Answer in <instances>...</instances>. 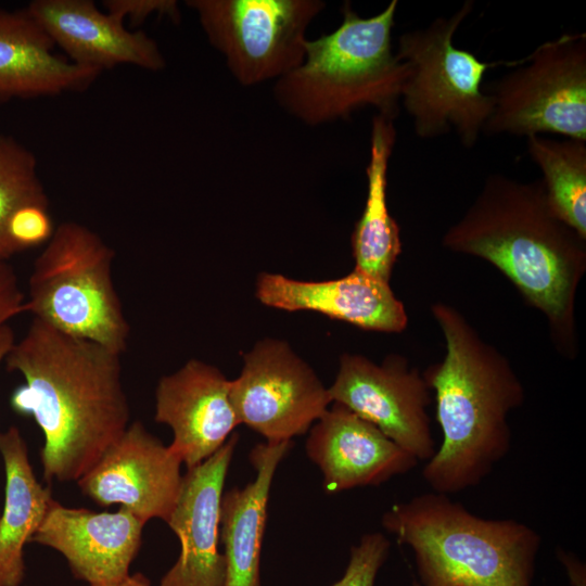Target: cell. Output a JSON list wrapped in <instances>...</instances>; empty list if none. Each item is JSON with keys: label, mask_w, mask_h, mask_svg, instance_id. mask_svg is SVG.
<instances>
[{"label": "cell", "mask_w": 586, "mask_h": 586, "mask_svg": "<svg viewBox=\"0 0 586 586\" xmlns=\"http://www.w3.org/2000/svg\"><path fill=\"white\" fill-rule=\"evenodd\" d=\"M232 76L244 86L279 79L305 56L306 29L319 0H189Z\"/></svg>", "instance_id": "9c48e42d"}, {"label": "cell", "mask_w": 586, "mask_h": 586, "mask_svg": "<svg viewBox=\"0 0 586 586\" xmlns=\"http://www.w3.org/2000/svg\"><path fill=\"white\" fill-rule=\"evenodd\" d=\"M154 419L171 429L168 447L187 469L213 456L240 424L230 398V380L198 359L160 379Z\"/></svg>", "instance_id": "5bb4252c"}, {"label": "cell", "mask_w": 586, "mask_h": 586, "mask_svg": "<svg viewBox=\"0 0 586 586\" xmlns=\"http://www.w3.org/2000/svg\"><path fill=\"white\" fill-rule=\"evenodd\" d=\"M145 522L125 508L95 512L53 501L30 542L52 548L88 586H111L129 575Z\"/></svg>", "instance_id": "9a60e30c"}, {"label": "cell", "mask_w": 586, "mask_h": 586, "mask_svg": "<svg viewBox=\"0 0 586 586\" xmlns=\"http://www.w3.org/2000/svg\"><path fill=\"white\" fill-rule=\"evenodd\" d=\"M395 140L394 118L378 113L371 124L366 204L352 235L354 269L387 283L402 252L400 230L386 199L387 169Z\"/></svg>", "instance_id": "7402d4cb"}, {"label": "cell", "mask_w": 586, "mask_h": 586, "mask_svg": "<svg viewBox=\"0 0 586 586\" xmlns=\"http://www.w3.org/2000/svg\"><path fill=\"white\" fill-rule=\"evenodd\" d=\"M391 543L380 532L362 535L352 546L346 569L331 586H375L379 571L388 558Z\"/></svg>", "instance_id": "d4e9b609"}, {"label": "cell", "mask_w": 586, "mask_h": 586, "mask_svg": "<svg viewBox=\"0 0 586 586\" xmlns=\"http://www.w3.org/2000/svg\"><path fill=\"white\" fill-rule=\"evenodd\" d=\"M431 311L446 354L422 374L435 394L443 438L422 477L433 492L450 495L477 486L507 456L508 416L522 406L525 392L509 360L457 308L437 302Z\"/></svg>", "instance_id": "3957f363"}, {"label": "cell", "mask_w": 586, "mask_h": 586, "mask_svg": "<svg viewBox=\"0 0 586 586\" xmlns=\"http://www.w3.org/2000/svg\"><path fill=\"white\" fill-rule=\"evenodd\" d=\"M238 434L208 459L187 469L176 506L166 522L180 552L158 586H225L226 561L218 549L220 504Z\"/></svg>", "instance_id": "4fadbf2b"}, {"label": "cell", "mask_w": 586, "mask_h": 586, "mask_svg": "<svg viewBox=\"0 0 586 586\" xmlns=\"http://www.w3.org/2000/svg\"><path fill=\"white\" fill-rule=\"evenodd\" d=\"M442 244L499 269L546 317L558 352L575 357V296L586 270V239L553 213L542 179L489 175Z\"/></svg>", "instance_id": "7a4b0ae2"}, {"label": "cell", "mask_w": 586, "mask_h": 586, "mask_svg": "<svg viewBox=\"0 0 586 586\" xmlns=\"http://www.w3.org/2000/svg\"><path fill=\"white\" fill-rule=\"evenodd\" d=\"M527 153L543 174L553 213L586 239V141L526 138Z\"/></svg>", "instance_id": "603a6c76"}, {"label": "cell", "mask_w": 586, "mask_h": 586, "mask_svg": "<svg viewBox=\"0 0 586 586\" xmlns=\"http://www.w3.org/2000/svg\"><path fill=\"white\" fill-rule=\"evenodd\" d=\"M411 549L417 586H532L540 535L513 519H485L431 492L391 506L381 520Z\"/></svg>", "instance_id": "277c9868"}, {"label": "cell", "mask_w": 586, "mask_h": 586, "mask_svg": "<svg viewBox=\"0 0 586 586\" xmlns=\"http://www.w3.org/2000/svg\"><path fill=\"white\" fill-rule=\"evenodd\" d=\"M182 463L140 421L125 432L78 481L100 506L118 505L145 523L168 521L179 496Z\"/></svg>", "instance_id": "7c38bea8"}, {"label": "cell", "mask_w": 586, "mask_h": 586, "mask_svg": "<svg viewBox=\"0 0 586 586\" xmlns=\"http://www.w3.org/2000/svg\"><path fill=\"white\" fill-rule=\"evenodd\" d=\"M29 15L72 63L100 72L120 64L161 71L165 59L157 43L143 31L98 10L91 0H34Z\"/></svg>", "instance_id": "e0dca14e"}, {"label": "cell", "mask_w": 586, "mask_h": 586, "mask_svg": "<svg viewBox=\"0 0 586 586\" xmlns=\"http://www.w3.org/2000/svg\"><path fill=\"white\" fill-rule=\"evenodd\" d=\"M111 586H152L150 581L141 573L129 574L120 582Z\"/></svg>", "instance_id": "4dcf8cb0"}, {"label": "cell", "mask_w": 586, "mask_h": 586, "mask_svg": "<svg viewBox=\"0 0 586 586\" xmlns=\"http://www.w3.org/2000/svg\"><path fill=\"white\" fill-rule=\"evenodd\" d=\"M337 403L375 425L418 461L434 455L428 415L431 390L416 368L400 356L377 365L357 354H343L334 382L328 387Z\"/></svg>", "instance_id": "8fae6325"}, {"label": "cell", "mask_w": 586, "mask_h": 586, "mask_svg": "<svg viewBox=\"0 0 586 586\" xmlns=\"http://www.w3.org/2000/svg\"><path fill=\"white\" fill-rule=\"evenodd\" d=\"M25 294L22 292L14 268L0 262V329L24 313Z\"/></svg>", "instance_id": "83f0119b"}, {"label": "cell", "mask_w": 586, "mask_h": 586, "mask_svg": "<svg viewBox=\"0 0 586 586\" xmlns=\"http://www.w3.org/2000/svg\"><path fill=\"white\" fill-rule=\"evenodd\" d=\"M515 65L484 90L493 110L483 135L586 141V34L545 41Z\"/></svg>", "instance_id": "ba28073f"}, {"label": "cell", "mask_w": 586, "mask_h": 586, "mask_svg": "<svg viewBox=\"0 0 586 586\" xmlns=\"http://www.w3.org/2000/svg\"><path fill=\"white\" fill-rule=\"evenodd\" d=\"M27 10H0V100L86 90L101 74L55 54Z\"/></svg>", "instance_id": "d6986e66"}, {"label": "cell", "mask_w": 586, "mask_h": 586, "mask_svg": "<svg viewBox=\"0 0 586 586\" xmlns=\"http://www.w3.org/2000/svg\"><path fill=\"white\" fill-rule=\"evenodd\" d=\"M558 558L563 565L572 586H586V570L576 557L564 551L558 552Z\"/></svg>", "instance_id": "f1b7e54d"}, {"label": "cell", "mask_w": 586, "mask_h": 586, "mask_svg": "<svg viewBox=\"0 0 586 586\" xmlns=\"http://www.w3.org/2000/svg\"><path fill=\"white\" fill-rule=\"evenodd\" d=\"M103 3L109 14L123 23L128 18L132 26L154 14L168 16L176 22L180 15L175 0H106Z\"/></svg>", "instance_id": "4316f807"}, {"label": "cell", "mask_w": 586, "mask_h": 586, "mask_svg": "<svg viewBox=\"0 0 586 586\" xmlns=\"http://www.w3.org/2000/svg\"><path fill=\"white\" fill-rule=\"evenodd\" d=\"M114 250L77 221L58 225L34 262L24 313L123 355L130 324L113 280Z\"/></svg>", "instance_id": "8992f818"}, {"label": "cell", "mask_w": 586, "mask_h": 586, "mask_svg": "<svg viewBox=\"0 0 586 586\" xmlns=\"http://www.w3.org/2000/svg\"><path fill=\"white\" fill-rule=\"evenodd\" d=\"M15 342L14 331L7 324L0 329V367L4 362L5 356Z\"/></svg>", "instance_id": "f546056e"}, {"label": "cell", "mask_w": 586, "mask_h": 586, "mask_svg": "<svg viewBox=\"0 0 586 586\" xmlns=\"http://www.w3.org/2000/svg\"><path fill=\"white\" fill-rule=\"evenodd\" d=\"M34 203L49 204L37 158L12 136L0 135V262L18 253L9 235L12 216Z\"/></svg>", "instance_id": "cb8c5ba5"}, {"label": "cell", "mask_w": 586, "mask_h": 586, "mask_svg": "<svg viewBox=\"0 0 586 586\" xmlns=\"http://www.w3.org/2000/svg\"><path fill=\"white\" fill-rule=\"evenodd\" d=\"M397 0L371 17L346 2L332 33L306 40L303 62L276 81L277 102L307 125L347 118L374 106L395 118L407 66L392 47Z\"/></svg>", "instance_id": "5b68a950"}, {"label": "cell", "mask_w": 586, "mask_h": 586, "mask_svg": "<svg viewBox=\"0 0 586 586\" xmlns=\"http://www.w3.org/2000/svg\"><path fill=\"white\" fill-rule=\"evenodd\" d=\"M230 398L239 423L267 442L305 434L332 404L314 370L275 339L259 341L244 355L240 375L230 380Z\"/></svg>", "instance_id": "30bf717a"}, {"label": "cell", "mask_w": 586, "mask_h": 586, "mask_svg": "<svg viewBox=\"0 0 586 586\" xmlns=\"http://www.w3.org/2000/svg\"><path fill=\"white\" fill-rule=\"evenodd\" d=\"M472 9L468 0L449 16L404 33L395 51L407 66L400 99L416 136L433 139L454 131L468 149L477 143L492 114V98L482 84L486 71L495 66L454 44Z\"/></svg>", "instance_id": "52a82bcc"}, {"label": "cell", "mask_w": 586, "mask_h": 586, "mask_svg": "<svg viewBox=\"0 0 586 586\" xmlns=\"http://www.w3.org/2000/svg\"><path fill=\"white\" fill-rule=\"evenodd\" d=\"M54 229L49 204L34 203L14 213L9 224V235L20 253L46 244Z\"/></svg>", "instance_id": "484cf974"}, {"label": "cell", "mask_w": 586, "mask_h": 586, "mask_svg": "<svg viewBox=\"0 0 586 586\" xmlns=\"http://www.w3.org/2000/svg\"><path fill=\"white\" fill-rule=\"evenodd\" d=\"M292 441L257 444L250 453L255 479L222 494L219 537L226 561L225 586H262L260 552L276 470Z\"/></svg>", "instance_id": "ffe728a7"}, {"label": "cell", "mask_w": 586, "mask_h": 586, "mask_svg": "<svg viewBox=\"0 0 586 586\" xmlns=\"http://www.w3.org/2000/svg\"><path fill=\"white\" fill-rule=\"evenodd\" d=\"M413 586H417V584H416V583H413Z\"/></svg>", "instance_id": "1f68e13d"}, {"label": "cell", "mask_w": 586, "mask_h": 586, "mask_svg": "<svg viewBox=\"0 0 586 586\" xmlns=\"http://www.w3.org/2000/svg\"><path fill=\"white\" fill-rule=\"evenodd\" d=\"M332 404L311 425L306 441L307 456L319 467L327 493L377 486L418 464L375 425Z\"/></svg>", "instance_id": "2e32d148"}, {"label": "cell", "mask_w": 586, "mask_h": 586, "mask_svg": "<svg viewBox=\"0 0 586 586\" xmlns=\"http://www.w3.org/2000/svg\"><path fill=\"white\" fill-rule=\"evenodd\" d=\"M122 355L95 342L31 319L4 362L24 383L10 396L12 410L40 428L47 481H78L129 425Z\"/></svg>", "instance_id": "6da1fadb"}, {"label": "cell", "mask_w": 586, "mask_h": 586, "mask_svg": "<svg viewBox=\"0 0 586 586\" xmlns=\"http://www.w3.org/2000/svg\"><path fill=\"white\" fill-rule=\"evenodd\" d=\"M256 296L269 307L317 311L366 330L396 333L408 322L405 307L390 283L356 269L342 278L324 281L260 273Z\"/></svg>", "instance_id": "ac0fdd59"}, {"label": "cell", "mask_w": 586, "mask_h": 586, "mask_svg": "<svg viewBox=\"0 0 586 586\" xmlns=\"http://www.w3.org/2000/svg\"><path fill=\"white\" fill-rule=\"evenodd\" d=\"M0 455L5 471V498L0 513V586H20L25 576L24 547L42 524L51 489L42 486L28 459L20 430L0 431Z\"/></svg>", "instance_id": "44dd1931"}]
</instances>
